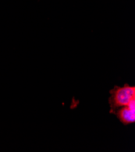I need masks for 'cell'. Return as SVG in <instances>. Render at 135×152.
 <instances>
[{
    "label": "cell",
    "instance_id": "7a4b0ae2",
    "mask_svg": "<svg viewBox=\"0 0 135 152\" xmlns=\"http://www.w3.org/2000/svg\"><path fill=\"white\" fill-rule=\"evenodd\" d=\"M119 121L125 126L135 122V98L126 106L118 109L115 113Z\"/></svg>",
    "mask_w": 135,
    "mask_h": 152
},
{
    "label": "cell",
    "instance_id": "6da1fadb",
    "mask_svg": "<svg viewBox=\"0 0 135 152\" xmlns=\"http://www.w3.org/2000/svg\"><path fill=\"white\" fill-rule=\"evenodd\" d=\"M110 113L115 114L118 109L127 105L133 98H135V87L130 86L128 84H125L124 87L115 86L110 90Z\"/></svg>",
    "mask_w": 135,
    "mask_h": 152
}]
</instances>
